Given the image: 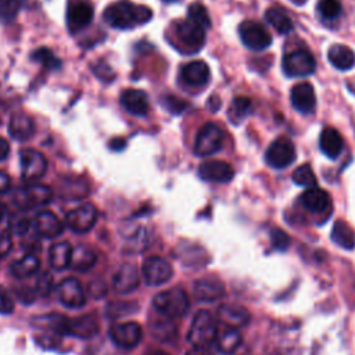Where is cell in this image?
I'll return each instance as SVG.
<instances>
[{
  "instance_id": "2e32d148",
  "label": "cell",
  "mask_w": 355,
  "mask_h": 355,
  "mask_svg": "<svg viewBox=\"0 0 355 355\" xmlns=\"http://www.w3.org/2000/svg\"><path fill=\"white\" fill-rule=\"evenodd\" d=\"M193 293L196 300L200 302H215L222 297H225L226 290L220 279L215 276H207V277L198 279L194 283Z\"/></svg>"
},
{
  "instance_id": "680465c9",
  "label": "cell",
  "mask_w": 355,
  "mask_h": 355,
  "mask_svg": "<svg viewBox=\"0 0 355 355\" xmlns=\"http://www.w3.org/2000/svg\"><path fill=\"white\" fill-rule=\"evenodd\" d=\"M291 3H294L295 6H302V4H305L306 3V0H290Z\"/></svg>"
},
{
  "instance_id": "603a6c76",
  "label": "cell",
  "mask_w": 355,
  "mask_h": 355,
  "mask_svg": "<svg viewBox=\"0 0 355 355\" xmlns=\"http://www.w3.org/2000/svg\"><path fill=\"white\" fill-rule=\"evenodd\" d=\"M290 98H291L293 107L302 114H309L315 110L316 96H315V90H313L312 85L308 82L295 85L291 89Z\"/></svg>"
},
{
  "instance_id": "ffe728a7",
  "label": "cell",
  "mask_w": 355,
  "mask_h": 355,
  "mask_svg": "<svg viewBox=\"0 0 355 355\" xmlns=\"http://www.w3.org/2000/svg\"><path fill=\"white\" fill-rule=\"evenodd\" d=\"M139 283H140L139 272L133 265H129V263L121 265L112 277V288L118 294L132 293L139 287Z\"/></svg>"
},
{
  "instance_id": "7a4b0ae2",
  "label": "cell",
  "mask_w": 355,
  "mask_h": 355,
  "mask_svg": "<svg viewBox=\"0 0 355 355\" xmlns=\"http://www.w3.org/2000/svg\"><path fill=\"white\" fill-rule=\"evenodd\" d=\"M218 336V324L214 315L207 311L201 309L193 318L191 326L189 329L187 340L193 345L194 349L204 351L211 344H215Z\"/></svg>"
},
{
  "instance_id": "816d5d0a",
  "label": "cell",
  "mask_w": 355,
  "mask_h": 355,
  "mask_svg": "<svg viewBox=\"0 0 355 355\" xmlns=\"http://www.w3.org/2000/svg\"><path fill=\"white\" fill-rule=\"evenodd\" d=\"M31 227V220L28 218H19L12 223V230L18 234H25Z\"/></svg>"
},
{
  "instance_id": "5b68a950",
  "label": "cell",
  "mask_w": 355,
  "mask_h": 355,
  "mask_svg": "<svg viewBox=\"0 0 355 355\" xmlns=\"http://www.w3.org/2000/svg\"><path fill=\"white\" fill-rule=\"evenodd\" d=\"M223 143V132L219 125L208 122L200 128L194 140V154L208 157L218 153Z\"/></svg>"
},
{
  "instance_id": "ab89813d",
  "label": "cell",
  "mask_w": 355,
  "mask_h": 355,
  "mask_svg": "<svg viewBox=\"0 0 355 355\" xmlns=\"http://www.w3.org/2000/svg\"><path fill=\"white\" fill-rule=\"evenodd\" d=\"M293 180L298 186H305V187H313L316 183L315 173L311 168L309 164H302L300 165L294 172H293Z\"/></svg>"
},
{
  "instance_id": "8992f818",
  "label": "cell",
  "mask_w": 355,
  "mask_h": 355,
  "mask_svg": "<svg viewBox=\"0 0 355 355\" xmlns=\"http://www.w3.org/2000/svg\"><path fill=\"white\" fill-rule=\"evenodd\" d=\"M207 29L190 18L178 22L176 37L182 43L186 53H197L205 43Z\"/></svg>"
},
{
  "instance_id": "f1b7e54d",
  "label": "cell",
  "mask_w": 355,
  "mask_h": 355,
  "mask_svg": "<svg viewBox=\"0 0 355 355\" xmlns=\"http://www.w3.org/2000/svg\"><path fill=\"white\" fill-rule=\"evenodd\" d=\"M319 146L322 153L329 157V158H337L343 150V137L338 133V130H336L334 128H324L322 135H320V140H319Z\"/></svg>"
},
{
  "instance_id": "9c48e42d",
  "label": "cell",
  "mask_w": 355,
  "mask_h": 355,
  "mask_svg": "<svg viewBox=\"0 0 355 355\" xmlns=\"http://www.w3.org/2000/svg\"><path fill=\"white\" fill-rule=\"evenodd\" d=\"M282 67L287 76H293V78L308 76L315 72L316 61L309 51L295 50L284 55Z\"/></svg>"
},
{
  "instance_id": "4dcf8cb0",
  "label": "cell",
  "mask_w": 355,
  "mask_h": 355,
  "mask_svg": "<svg viewBox=\"0 0 355 355\" xmlns=\"http://www.w3.org/2000/svg\"><path fill=\"white\" fill-rule=\"evenodd\" d=\"M68 322H69V318L58 313L36 316L32 319V324L35 327L50 330L54 334H68Z\"/></svg>"
},
{
  "instance_id": "7402d4cb",
  "label": "cell",
  "mask_w": 355,
  "mask_h": 355,
  "mask_svg": "<svg viewBox=\"0 0 355 355\" xmlns=\"http://www.w3.org/2000/svg\"><path fill=\"white\" fill-rule=\"evenodd\" d=\"M216 318L226 327L239 329L250 322V312L239 304H223L218 308Z\"/></svg>"
},
{
  "instance_id": "91938a15",
  "label": "cell",
  "mask_w": 355,
  "mask_h": 355,
  "mask_svg": "<svg viewBox=\"0 0 355 355\" xmlns=\"http://www.w3.org/2000/svg\"><path fill=\"white\" fill-rule=\"evenodd\" d=\"M187 355H204V354H202V351H200V349H196L194 352H190V354H187Z\"/></svg>"
},
{
  "instance_id": "d6a6232c",
  "label": "cell",
  "mask_w": 355,
  "mask_h": 355,
  "mask_svg": "<svg viewBox=\"0 0 355 355\" xmlns=\"http://www.w3.org/2000/svg\"><path fill=\"white\" fill-rule=\"evenodd\" d=\"M89 183L80 178H67L60 183V196L65 200H79L87 196Z\"/></svg>"
},
{
  "instance_id": "f35d334b",
  "label": "cell",
  "mask_w": 355,
  "mask_h": 355,
  "mask_svg": "<svg viewBox=\"0 0 355 355\" xmlns=\"http://www.w3.org/2000/svg\"><path fill=\"white\" fill-rule=\"evenodd\" d=\"M107 316L108 318H121L129 313H135L137 311V304L136 302H128V301H111L107 308Z\"/></svg>"
},
{
  "instance_id": "4316f807",
  "label": "cell",
  "mask_w": 355,
  "mask_h": 355,
  "mask_svg": "<svg viewBox=\"0 0 355 355\" xmlns=\"http://www.w3.org/2000/svg\"><path fill=\"white\" fill-rule=\"evenodd\" d=\"M96 262H97V254L92 247L86 244H78L72 248L69 268H72L73 270L87 272L96 265Z\"/></svg>"
},
{
  "instance_id": "8fae6325",
  "label": "cell",
  "mask_w": 355,
  "mask_h": 355,
  "mask_svg": "<svg viewBox=\"0 0 355 355\" xmlns=\"http://www.w3.org/2000/svg\"><path fill=\"white\" fill-rule=\"evenodd\" d=\"M265 158L272 168H286L295 159V147L288 137L282 136L270 143L266 150Z\"/></svg>"
},
{
  "instance_id": "52a82bcc",
  "label": "cell",
  "mask_w": 355,
  "mask_h": 355,
  "mask_svg": "<svg viewBox=\"0 0 355 355\" xmlns=\"http://www.w3.org/2000/svg\"><path fill=\"white\" fill-rule=\"evenodd\" d=\"M21 161V176L25 182L33 183L44 176L47 171L46 157L33 148H24L19 153Z\"/></svg>"
},
{
  "instance_id": "94428289",
  "label": "cell",
  "mask_w": 355,
  "mask_h": 355,
  "mask_svg": "<svg viewBox=\"0 0 355 355\" xmlns=\"http://www.w3.org/2000/svg\"><path fill=\"white\" fill-rule=\"evenodd\" d=\"M162 1H165V3H173V1H178V0H162Z\"/></svg>"
},
{
  "instance_id": "ac0fdd59",
  "label": "cell",
  "mask_w": 355,
  "mask_h": 355,
  "mask_svg": "<svg viewBox=\"0 0 355 355\" xmlns=\"http://www.w3.org/2000/svg\"><path fill=\"white\" fill-rule=\"evenodd\" d=\"M211 78L209 67L204 61H190L180 68V79L191 87H202Z\"/></svg>"
},
{
  "instance_id": "b9f144b4",
  "label": "cell",
  "mask_w": 355,
  "mask_h": 355,
  "mask_svg": "<svg viewBox=\"0 0 355 355\" xmlns=\"http://www.w3.org/2000/svg\"><path fill=\"white\" fill-rule=\"evenodd\" d=\"M187 18L193 19L194 22L200 24L201 26H204L205 29H208L211 26V19H209V15H208V11L207 8L200 4V3H193L189 6L187 8Z\"/></svg>"
},
{
  "instance_id": "f6af8a7d",
  "label": "cell",
  "mask_w": 355,
  "mask_h": 355,
  "mask_svg": "<svg viewBox=\"0 0 355 355\" xmlns=\"http://www.w3.org/2000/svg\"><path fill=\"white\" fill-rule=\"evenodd\" d=\"M319 11L324 18H336L341 12V4L338 0H322Z\"/></svg>"
},
{
  "instance_id": "7bdbcfd3",
  "label": "cell",
  "mask_w": 355,
  "mask_h": 355,
  "mask_svg": "<svg viewBox=\"0 0 355 355\" xmlns=\"http://www.w3.org/2000/svg\"><path fill=\"white\" fill-rule=\"evenodd\" d=\"M161 105L172 115H179L187 108V103L183 98H179L178 96L173 94H165L159 98Z\"/></svg>"
},
{
  "instance_id": "484cf974",
  "label": "cell",
  "mask_w": 355,
  "mask_h": 355,
  "mask_svg": "<svg viewBox=\"0 0 355 355\" xmlns=\"http://www.w3.org/2000/svg\"><path fill=\"white\" fill-rule=\"evenodd\" d=\"M98 331V320L93 313L69 318L68 334L78 338H90Z\"/></svg>"
},
{
  "instance_id": "c3c4849f",
  "label": "cell",
  "mask_w": 355,
  "mask_h": 355,
  "mask_svg": "<svg viewBox=\"0 0 355 355\" xmlns=\"http://www.w3.org/2000/svg\"><path fill=\"white\" fill-rule=\"evenodd\" d=\"M107 284L103 282V280H94V282H90V284L87 286V293L90 297L98 300V298H103L104 295H107Z\"/></svg>"
},
{
  "instance_id": "d6986e66",
  "label": "cell",
  "mask_w": 355,
  "mask_h": 355,
  "mask_svg": "<svg viewBox=\"0 0 355 355\" xmlns=\"http://www.w3.org/2000/svg\"><path fill=\"white\" fill-rule=\"evenodd\" d=\"M33 229L35 232L44 239H54L60 236L64 230L62 222L58 219V216L50 211H40L33 218Z\"/></svg>"
},
{
  "instance_id": "bcb514c9",
  "label": "cell",
  "mask_w": 355,
  "mask_h": 355,
  "mask_svg": "<svg viewBox=\"0 0 355 355\" xmlns=\"http://www.w3.org/2000/svg\"><path fill=\"white\" fill-rule=\"evenodd\" d=\"M53 288V277L50 273L43 272L37 276L36 282H35V293H37L39 295H47Z\"/></svg>"
},
{
  "instance_id": "cb8c5ba5",
  "label": "cell",
  "mask_w": 355,
  "mask_h": 355,
  "mask_svg": "<svg viewBox=\"0 0 355 355\" xmlns=\"http://www.w3.org/2000/svg\"><path fill=\"white\" fill-rule=\"evenodd\" d=\"M36 132L33 119L25 112H15L8 121V133L14 140L25 141L29 140Z\"/></svg>"
},
{
  "instance_id": "1f68e13d",
  "label": "cell",
  "mask_w": 355,
  "mask_h": 355,
  "mask_svg": "<svg viewBox=\"0 0 355 355\" xmlns=\"http://www.w3.org/2000/svg\"><path fill=\"white\" fill-rule=\"evenodd\" d=\"M241 341L243 338L237 329L225 327L222 331H218L215 345L219 352L230 355L239 349V347L241 345Z\"/></svg>"
},
{
  "instance_id": "e575fe53",
  "label": "cell",
  "mask_w": 355,
  "mask_h": 355,
  "mask_svg": "<svg viewBox=\"0 0 355 355\" xmlns=\"http://www.w3.org/2000/svg\"><path fill=\"white\" fill-rule=\"evenodd\" d=\"M331 240L344 250H352L355 247V232L347 222L338 219L333 225Z\"/></svg>"
},
{
  "instance_id": "f546056e",
  "label": "cell",
  "mask_w": 355,
  "mask_h": 355,
  "mask_svg": "<svg viewBox=\"0 0 355 355\" xmlns=\"http://www.w3.org/2000/svg\"><path fill=\"white\" fill-rule=\"evenodd\" d=\"M72 245L68 241H58L54 243L49 250V263L55 270H62L69 268L71 255H72Z\"/></svg>"
},
{
  "instance_id": "db71d44e",
  "label": "cell",
  "mask_w": 355,
  "mask_h": 355,
  "mask_svg": "<svg viewBox=\"0 0 355 355\" xmlns=\"http://www.w3.org/2000/svg\"><path fill=\"white\" fill-rule=\"evenodd\" d=\"M10 183H11V180H10L8 175H6L4 172L0 171V194L6 193L10 189Z\"/></svg>"
},
{
  "instance_id": "9f6ffc18",
  "label": "cell",
  "mask_w": 355,
  "mask_h": 355,
  "mask_svg": "<svg viewBox=\"0 0 355 355\" xmlns=\"http://www.w3.org/2000/svg\"><path fill=\"white\" fill-rule=\"evenodd\" d=\"M6 212H7V209H6V205H4L3 202H0V222L4 219V216H6Z\"/></svg>"
},
{
  "instance_id": "7c38bea8",
  "label": "cell",
  "mask_w": 355,
  "mask_h": 355,
  "mask_svg": "<svg viewBox=\"0 0 355 355\" xmlns=\"http://www.w3.org/2000/svg\"><path fill=\"white\" fill-rule=\"evenodd\" d=\"M173 275L171 263L161 257H150L141 265V276L148 286L166 283Z\"/></svg>"
},
{
  "instance_id": "83f0119b",
  "label": "cell",
  "mask_w": 355,
  "mask_h": 355,
  "mask_svg": "<svg viewBox=\"0 0 355 355\" xmlns=\"http://www.w3.org/2000/svg\"><path fill=\"white\" fill-rule=\"evenodd\" d=\"M327 58L330 64L340 71H348L355 65L354 51L344 44H333L327 51Z\"/></svg>"
},
{
  "instance_id": "5bb4252c",
  "label": "cell",
  "mask_w": 355,
  "mask_h": 355,
  "mask_svg": "<svg viewBox=\"0 0 355 355\" xmlns=\"http://www.w3.org/2000/svg\"><path fill=\"white\" fill-rule=\"evenodd\" d=\"M57 295L60 302L67 308H82L86 304L85 288L75 277L64 279L57 288Z\"/></svg>"
},
{
  "instance_id": "6da1fadb",
  "label": "cell",
  "mask_w": 355,
  "mask_h": 355,
  "mask_svg": "<svg viewBox=\"0 0 355 355\" xmlns=\"http://www.w3.org/2000/svg\"><path fill=\"white\" fill-rule=\"evenodd\" d=\"M153 11L141 4H135L129 0H118L111 3L103 12L104 21L115 29L126 31L139 25L147 24L151 19Z\"/></svg>"
},
{
  "instance_id": "ee69618b",
  "label": "cell",
  "mask_w": 355,
  "mask_h": 355,
  "mask_svg": "<svg viewBox=\"0 0 355 355\" xmlns=\"http://www.w3.org/2000/svg\"><path fill=\"white\" fill-rule=\"evenodd\" d=\"M270 241L273 248L277 251H286L290 245V237L284 230L279 227H275L270 230Z\"/></svg>"
},
{
  "instance_id": "30bf717a",
  "label": "cell",
  "mask_w": 355,
  "mask_h": 355,
  "mask_svg": "<svg viewBox=\"0 0 355 355\" xmlns=\"http://www.w3.org/2000/svg\"><path fill=\"white\" fill-rule=\"evenodd\" d=\"M65 17L69 32L76 33L93 21L94 10L89 0H68Z\"/></svg>"
},
{
  "instance_id": "11a10c76",
  "label": "cell",
  "mask_w": 355,
  "mask_h": 355,
  "mask_svg": "<svg viewBox=\"0 0 355 355\" xmlns=\"http://www.w3.org/2000/svg\"><path fill=\"white\" fill-rule=\"evenodd\" d=\"M8 151H10L8 141L6 139L0 137V161H3L8 155Z\"/></svg>"
},
{
  "instance_id": "60d3db41",
  "label": "cell",
  "mask_w": 355,
  "mask_h": 355,
  "mask_svg": "<svg viewBox=\"0 0 355 355\" xmlns=\"http://www.w3.org/2000/svg\"><path fill=\"white\" fill-rule=\"evenodd\" d=\"M21 0H0V21L11 22L17 18L21 10Z\"/></svg>"
},
{
  "instance_id": "e0dca14e",
  "label": "cell",
  "mask_w": 355,
  "mask_h": 355,
  "mask_svg": "<svg viewBox=\"0 0 355 355\" xmlns=\"http://www.w3.org/2000/svg\"><path fill=\"white\" fill-rule=\"evenodd\" d=\"M198 176L207 182L215 183H227L233 179L234 171L233 168L220 159L205 161L198 166Z\"/></svg>"
},
{
  "instance_id": "836d02e7",
  "label": "cell",
  "mask_w": 355,
  "mask_h": 355,
  "mask_svg": "<svg viewBox=\"0 0 355 355\" xmlns=\"http://www.w3.org/2000/svg\"><path fill=\"white\" fill-rule=\"evenodd\" d=\"M40 268V261L33 254H26L25 257L14 261L10 266V272L17 279H25L35 275Z\"/></svg>"
},
{
  "instance_id": "74e56055",
  "label": "cell",
  "mask_w": 355,
  "mask_h": 355,
  "mask_svg": "<svg viewBox=\"0 0 355 355\" xmlns=\"http://www.w3.org/2000/svg\"><path fill=\"white\" fill-rule=\"evenodd\" d=\"M31 58L39 64H42L43 67H46L47 69H60L61 68V60L55 57V54L47 49V47H39L36 49L32 54Z\"/></svg>"
},
{
  "instance_id": "6f0895ef",
  "label": "cell",
  "mask_w": 355,
  "mask_h": 355,
  "mask_svg": "<svg viewBox=\"0 0 355 355\" xmlns=\"http://www.w3.org/2000/svg\"><path fill=\"white\" fill-rule=\"evenodd\" d=\"M146 355H168V354L164 351H159V349H153V351H148Z\"/></svg>"
},
{
  "instance_id": "681fc988",
  "label": "cell",
  "mask_w": 355,
  "mask_h": 355,
  "mask_svg": "<svg viewBox=\"0 0 355 355\" xmlns=\"http://www.w3.org/2000/svg\"><path fill=\"white\" fill-rule=\"evenodd\" d=\"M14 300L7 290L0 287V313H11L14 311Z\"/></svg>"
},
{
  "instance_id": "44dd1931",
  "label": "cell",
  "mask_w": 355,
  "mask_h": 355,
  "mask_svg": "<svg viewBox=\"0 0 355 355\" xmlns=\"http://www.w3.org/2000/svg\"><path fill=\"white\" fill-rule=\"evenodd\" d=\"M121 105L135 116H144L150 110L148 97L143 90L126 89L121 93Z\"/></svg>"
},
{
  "instance_id": "8d00e7d4",
  "label": "cell",
  "mask_w": 355,
  "mask_h": 355,
  "mask_svg": "<svg viewBox=\"0 0 355 355\" xmlns=\"http://www.w3.org/2000/svg\"><path fill=\"white\" fill-rule=\"evenodd\" d=\"M150 331L155 340L162 343H169L175 340L178 336V329L169 318L154 320L150 326Z\"/></svg>"
},
{
  "instance_id": "3957f363",
  "label": "cell",
  "mask_w": 355,
  "mask_h": 355,
  "mask_svg": "<svg viewBox=\"0 0 355 355\" xmlns=\"http://www.w3.org/2000/svg\"><path fill=\"white\" fill-rule=\"evenodd\" d=\"M154 308L165 318H182L190 306L189 295L182 287H173L159 291L153 298Z\"/></svg>"
},
{
  "instance_id": "4fadbf2b",
  "label": "cell",
  "mask_w": 355,
  "mask_h": 355,
  "mask_svg": "<svg viewBox=\"0 0 355 355\" xmlns=\"http://www.w3.org/2000/svg\"><path fill=\"white\" fill-rule=\"evenodd\" d=\"M110 337L121 348H135L143 338L141 326L136 322H125L112 324L110 329Z\"/></svg>"
},
{
  "instance_id": "d590c367",
  "label": "cell",
  "mask_w": 355,
  "mask_h": 355,
  "mask_svg": "<svg viewBox=\"0 0 355 355\" xmlns=\"http://www.w3.org/2000/svg\"><path fill=\"white\" fill-rule=\"evenodd\" d=\"M265 18L269 22V25H272L282 35L288 33L293 29L291 18L288 17V14L284 10H282L279 7L268 8L265 12Z\"/></svg>"
},
{
  "instance_id": "277c9868",
  "label": "cell",
  "mask_w": 355,
  "mask_h": 355,
  "mask_svg": "<svg viewBox=\"0 0 355 355\" xmlns=\"http://www.w3.org/2000/svg\"><path fill=\"white\" fill-rule=\"evenodd\" d=\"M51 198L53 191L49 186L31 183L22 189H18L12 197V201L21 209H33L49 204Z\"/></svg>"
},
{
  "instance_id": "d4e9b609",
  "label": "cell",
  "mask_w": 355,
  "mask_h": 355,
  "mask_svg": "<svg viewBox=\"0 0 355 355\" xmlns=\"http://www.w3.org/2000/svg\"><path fill=\"white\" fill-rule=\"evenodd\" d=\"M301 202L312 214H324L331 207V200L327 191L315 186L302 193Z\"/></svg>"
},
{
  "instance_id": "7dc6e473",
  "label": "cell",
  "mask_w": 355,
  "mask_h": 355,
  "mask_svg": "<svg viewBox=\"0 0 355 355\" xmlns=\"http://www.w3.org/2000/svg\"><path fill=\"white\" fill-rule=\"evenodd\" d=\"M251 100L247 97H236L232 103L233 115L237 118H244L251 111Z\"/></svg>"
},
{
  "instance_id": "f907efd6",
  "label": "cell",
  "mask_w": 355,
  "mask_h": 355,
  "mask_svg": "<svg viewBox=\"0 0 355 355\" xmlns=\"http://www.w3.org/2000/svg\"><path fill=\"white\" fill-rule=\"evenodd\" d=\"M12 247V240L10 232H1L0 233V258L6 257Z\"/></svg>"
},
{
  "instance_id": "ba28073f",
  "label": "cell",
  "mask_w": 355,
  "mask_h": 355,
  "mask_svg": "<svg viewBox=\"0 0 355 355\" xmlns=\"http://www.w3.org/2000/svg\"><path fill=\"white\" fill-rule=\"evenodd\" d=\"M239 35L245 47L252 51H262L272 43L269 32L255 21H244L239 26Z\"/></svg>"
},
{
  "instance_id": "f5cc1de1",
  "label": "cell",
  "mask_w": 355,
  "mask_h": 355,
  "mask_svg": "<svg viewBox=\"0 0 355 355\" xmlns=\"http://www.w3.org/2000/svg\"><path fill=\"white\" fill-rule=\"evenodd\" d=\"M108 146H110V148H111L112 151H122V150L125 148V146H126V141H125L123 139L118 137V139H112V140L108 143Z\"/></svg>"
},
{
  "instance_id": "9a60e30c",
  "label": "cell",
  "mask_w": 355,
  "mask_h": 355,
  "mask_svg": "<svg viewBox=\"0 0 355 355\" xmlns=\"http://www.w3.org/2000/svg\"><path fill=\"white\" fill-rule=\"evenodd\" d=\"M97 220V209L92 204H83L68 212L67 226L75 233H85L90 230Z\"/></svg>"
}]
</instances>
